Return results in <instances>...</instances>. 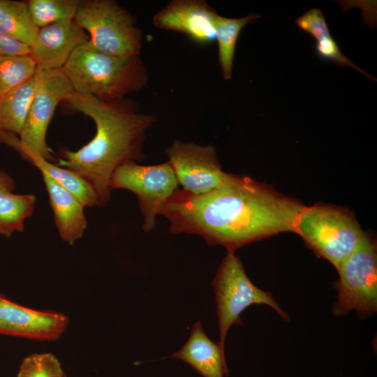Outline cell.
<instances>
[{"instance_id":"1","label":"cell","mask_w":377,"mask_h":377,"mask_svg":"<svg viewBox=\"0 0 377 377\" xmlns=\"http://www.w3.org/2000/svg\"><path fill=\"white\" fill-rule=\"evenodd\" d=\"M304 205L264 182L227 173L216 189L195 195L177 189L159 214L172 234L201 236L228 251L282 232H294Z\"/></svg>"},{"instance_id":"6","label":"cell","mask_w":377,"mask_h":377,"mask_svg":"<svg viewBox=\"0 0 377 377\" xmlns=\"http://www.w3.org/2000/svg\"><path fill=\"white\" fill-rule=\"evenodd\" d=\"M218 317L219 346L225 352V341L230 327L242 325L241 314L252 304H265L284 320L290 316L269 292L256 286L248 277L244 265L235 251H228L212 281Z\"/></svg>"},{"instance_id":"23","label":"cell","mask_w":377,"mask_h":377,"mask_svg":"<svg viewBox=\"0 0 377 377\" xmlns=\"http://www.w3.org/2000/svg\"><path fill=\"white\" fill-rule=\"evenodd\" d=\"M17 377H66L59 360L52 353H33L22 361Z\"/></svg>"},{"instance_id":"22","label":"cell","mask_w":377,"mask_h":377,"mask_svg":"<svg viewBox=\"0 0 377 377\" xmlns=\"http://www.w3.org/2000/svg\"><path fill=\"white\" fill-rule=\"evenodd\" d=\"M80 0H29L26 1L31 19L38 28L74 20Z\"/></svg>"},{"instance_id":"16","label":"cell","mask_w":377,"mask_h":377,"mask_svg":"<svg viewBox=\"0 0 377 377\" xmlns=\"http://www.w3.org/2000/svg\"><path fill=\"white\" fill-rule=\"evenodd\" d=\"M34 91L35 77L0 99V143L17 151Z\"/></svg>"},{"instance_id":"10","label":"cell","mask_w":377,"mask_h":377,"mask_svg":"<svg viewBox=\"0 0 377 377\" xmlns=\"http://www.w3.org/2000/svg\"><path fill=\"white\" fill-rule=\"evenodd\" d=\"M178 184L184 191L200 195L218 188L224 181V172L217 158L216 148L175 140L165 149Z\"/></svg>"},{"instance_id":"2","label":"cell","mask_w":377,"mask_h":377,"mask_svg":"<svg viewBox=\"0 0 377 377\" xmlns=\"http://www.w3.org/2000/svg\"><path fill=\"white\" fill-rule=\"evenodd\" d=\"M71 110L90 117L96 126L94 138L76 151L62 149L58 165L71 170L94 188L98 205L110 198V181L124 163L140 161L147 129L154 114L140 111L137 103L123 98L103 101L73 91L63 101Z\"/></svg>"},{"instance_id":"19","label":"cell","mask_w":377,"mask_h":377,"mask_svg":"<svg viewBox=\"0 0 377 377\" xmlns=\"http://www.w3.org/2000/svg\"><path fill=\"white\" fill-rule=\"evenodd\" d=\"M39 28L34 23L26 1L0 0V31L29 47Z\"/></svg>"},{"instance_id":"3","label":"cell","mask_w":377,"mask_h":377,"mask_svg":"<svg viewBox=\"0 0 377 377\" xmlns=\"http://www.w3.org/2000/svg\"><path fill=\"white\" fill-rule=\"evenodd\" d=\"M88 41L75 50L62 68L75 92L114 101L146 86L147 69L140 56L107 54Z\"/></svg>"},{"instance_id":"17","label":"cell","mask_w":377,"mask_h":377,"mask_svg":"<svg viewBox=\"0 0 377 377\" xmlns=\"http://www.w3.org/2000/svg\"><path fill=\"white\" fill-rule=\"evenodd\" d=\"M257 14L243 17L230 18L218 15L216 20V40L218 44V58L223 77L229 80L232 75V66L237 41L242 29L260 18Z\"/></svg>"},{"instance_id":"20","label":"cell","mask_w":377,"mask_h":377,"mask_svg":"<svg viewBox=\"0 0 377 377\" xmlns=\"http://www.w3.org/2000/svg\"><path fill=\"white\" fill-rule=\"evenodd\" d=\"M36 198L34 194L0 192V235L10 237L24 230L25 221L33 214Z\"/></svg>"},{"instance_id":"15","label":"cell","mask_w":377,"mask_h":377,"mask_svg":"<svg viewBox=\"0 0 377 377\" xmlns=\"http://www.w3.org/2000/svg\"><path fill=\"white\" fill-rule=\"evenodd\" d=\"M60 237L70 245L80 239L87 227L82 202L47 174L40 172Z\"/></svg>"},{"instance_id":"21","label":"cell","mask_w":377,"mask_h":377,"mask_svg":"<svg viewBox=\"0 0 377 377\" xmlns=\"http://www.w3.org/2000/svg\"><path fill=\"white\" fill-rule=\"evenodd\" d=\"M36 69L30 54L0 55V99L34 77Z\"/></svg>"},{"instance_id":"18","label":"cell","mask_w":377,"mask_h":377,"mask_svg":"<svg viewBox=\"0 0 377 377\" xmlns=\"http://www.w3.org/2000/svg\"><path fill=\"white\" fill-rule=\"evenodd\" d=\"M24 158L29 161L40 172L49 175L74 195L85 207L98 205V198L94 188L75 172L54 164L38 155L29 154Z\"/></svg>"},{"instance_id":"27","label":"cell","mask_w":377,"mask_h":377,"mask_svg":"<svg viewBox=\"0 0 377 377\" xmlns=\"http://www.w3.org/2000/svg\"><path fill=\"white\" fill-rule=\"evenodd\" d=\"M15 187L13 179L0 169V192L13 191Z\"/></svg>"},{"instance_id":"5","label":"cell","mask_w":377,"mask_h":377,"mask_svg":"<svg viewBox=\"0 0 377 377\" xmlns=\"http://www.w3.org/2000/svg\"><path fill=\"white\" fill-rule=\"evenodd\" d=\"M98 51L119 57L140 56L142 32L136 18L112 0H82L75 17Z\"/></svg>"},{"instance_id":"9","label":"cell","mask_w":377,"mask_h":377,"mask_svg":"<svg viewBox=\"0 0 377 377\" xmlns=\"http://www.w3.org/2000/svg\"><path fill=\"white\" fill-rule=\"evenodd\" d=\"M178 184L168 161L154 165H140L130 161L114 170L110 188L135 193L144 216L142 228L149 232L156 226V216L178 189Z\"/></svg>"},{"instance_id":"11","label":"cell","mask_w":377,"mask_h":377,"mask_svg":"<svg viewBox=\"0 0 377 377\" xmlns=\"http://www.w3.org/2000/svg\"><path fill=\"white\" fill-rule=\"evenodd\" d=\"M219 14L204 0H173L152 18L154 27L186 35L198 44L216 40Z\"/></svg>"},{"instance_id":"26","label":"cell","mask_w":377,"mask_h":377,"mask_svg":"<svg viewBox=\"0 0 377 377\" xmlns=\"http://www.w3.org/2000/svg\"><path fill=\"white\" fill-rule=\"evenodd\" d=\"M30 47L0 31V55L29 54Z\"/></svg>"},{"instance_id":"13","label":"cell","mask_w":377,"mask_h":377,"mask_svg":"<svg viewBox=\"0 0 377 377\" xmlns=\"http://www.w3.org/2000/svg\"><path fill=\"white\" fill-rule=\"evenodd\" d=\"M88 40L75 19L65 20L40 28L29 54L39 68L62 69L75 50Z\"/></svg>"},{"instance_id":"4","label":"cell","mask_w":377,"mask_h":377,"mask_svg":"<svg viewBox=\"0 0 377 377\" xmlns=\"http://www.w3.org/2000/svg\"><path fill=\"white\" fill-rule=\"evenodd\" d=\"M295 233L337 270L367 234L351 211L324 203L304 206L297 219Z\"/></svg>"},{"instance_id":"7","label":"cell","mask_w":377,"mask_h":377,"mask_svg":"<svg viewBox=\"0 0 377 377\" xmlns=\"http://www.w3.org/2000/svg\"><path fill=\"white\" fill-rule=\"evenodd\" d=\"M339 279L334 287L337 301L334 315L344 316L355 310L358 318H367L377 311V247L368 234L337 269Z\"/></svg>"},{"instance_id":"24","label":"cell","mask_w":377,"mask_h":377,"mask_svg":"<svg viewBox=\"0 0 377 377\" xmlns=\"http://www.w3.org/2000/svg\"><path fill=\"white\" fill-rule=\"evenodd\" d=\"M315 50L317 55L323 60L331 61L335 65L341 66L353 67L370 79L375 80L374 77L354 64L341 52L337 42L331 35L316 40Z\"/></svg>"},{"instance_id":"8","label":"cell","mask_w":377,"mask_h":377,"mask_svg":"<svg viewBox=\"0 0 377 377\" xmlns=\"http://www.w3.org/2000/svg\"><path fill=\"white\" fill-rule=\"evenodd\" d=\"M34 77L35 91L17 152L23 157L31 154L51 161L54 158L46 141L48 126L58 104L74 91L63 69L37 67Z\"/></svg>"},{"instance_id":"25","label":"cell","mask_w":377,"mask_h":377,"mask_svg":"<svg viewBox=\"0 0 377 377\" xmlns=\"http://www.w3.org/2000/svg\"><path fill=\"white\" fill-rule=\"evenodd\" d=\"M297 26L316 40L331 35L324 15L319 8H311L295 20Z\"/></svg>"},{"instance_id":"12","label":"cell","mask_w":377,"mask_h":377,"mask_svg":"<svg viewBox=\"0 0 377 377\" xmlns=\"http://www.w3.org/2000/svg\"><path fill=\"white\" fill-rule=\"evenodd\" d=\"M69 323L64 313L30 309L0 295V334L39 341L58 339Z\"/></svg>"},{"instance_id":"14","label":"cell","mask_w":377,"mask_h":377,"mask_svg":"<svg viewBox=\"0 0 377 377\" xmlns=\"http://www.w3.org/2000/svg\"><path fill=\"white\" fill-rule=\"evenodd\" d=\"M168 357L185 362L203 377L228 375L225 352L209 338L200 321L193 325L184 345L178 351L164 358Z\"/></svg>"}]
</instances>
